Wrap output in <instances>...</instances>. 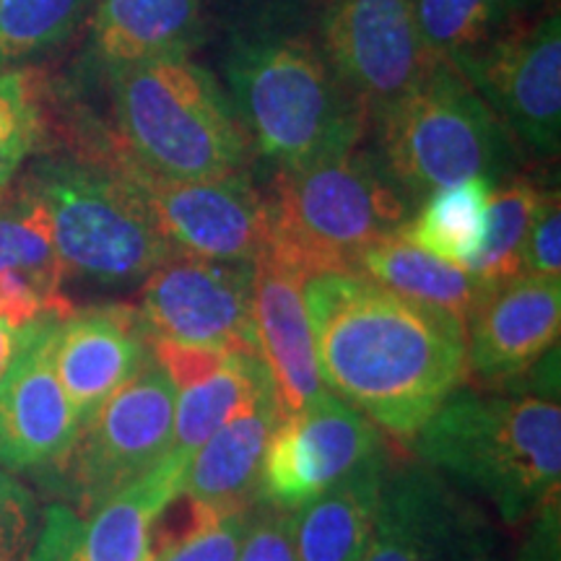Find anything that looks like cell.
Masks as SVG:
<instances>
[{
	"mask_svg": "<svg viewBox=\"0 0 561 561\" xmlns=\"http://www.w3.org/2000/svg\"><path fill=\"white\" fill-rule=\"evenodd\" d=\"M322 382L398 439H413L468 371L466 322L359 276L305 280Z\"/></svg>",
	"mask_w": 561,
	"mask_h": 561,
	"instance_id": "6da1fadb",
	"label": "cell"
},
{
	"mask_svg": "<svg viewBox=\"0 0 561 561\" xmlns=\"http://www.w3.org/2000/svg\"><path fill=\"white\" fill-rule=\"evenodd\" d=\"M224 81L250 149L276 172L362 144L367 117L343 91L297 9L268 3L237 21L224 50Z\"/></svg>",
	"mask_w": 561,
	"mask_h": 561,
	"instance_id": "7a4b0ae2",
	"label": "cell"
},
{
	"mask_svg": "<svg viewBox=\"0 0 561 561\" xmlns=\"http://www.w3.org/2000/svg\"><path fill=\"white\" fill-rule=\"evenodd\" d=\"M411 442L421 466L481 494L504 525L528 523L559 496V398L458 388Z\"/></svg>",
	"mask_w": 561,
	"mask_h": 561,
	"instance_id": "3957f363",
	"label": "cell"
},
{
	"mask_svg": "<svg viewBox=\"0 0 561 561\" xmlns=\"http://www.w3.org/2000/svg\"><path fill=\"white\" fill-rule=\"evenodd\" d=\"M115 144L140 167L174 180L248 172L252 149L216 76L187 55L107 70Z\"/></svg>",
	"mask_w": 561,
	"mask_h": 561,
	"instance_id": "277c9868",
	"label": "cell"
},
{
	"mask_svg": "<svg viewBox=\"0 0 561 561\" xmlns=\"http://www.w3.org/2000/svg\"><path fill=\"white\" fill-rule=\"evenodd\" d=\"M268 206L271 257L301 278L356 273L369 244L398 234L411 203L371 149H346L299 170L276 172Z\"/></svg>",
	"mask_w": 561,
	"mask_h": 561,
	"instance_id": "5b68a950",
	"label": "cell"
},
{
	"mask_svg": "<svg viewBox=\"0 0 561 561\" xmlns=\"http://www.w3.org/2000/svg\"><path fill=\"white\" fill-rule=\"evenodd\" d=\"M369 125L371 151L409 203L473 178L500 185L510 174V130L447 60Z\"/></svg>",
	"mask_w": 561,
	"mask_h": 561,
	"instance_id": "8992f818",
	"label": "cell"
},
{
	"mask_svg": "<svg viewBox=\"0 0 561 561\" xmlns=\"http://www.w3.org/2000/svg\"><path fill=\"white\" fill-rule=\"evenodd\" d=\"M24 178L50 214L66 276L133 284L178 257L138 187L107 161L45 157Z\"/></svg>",
	"mask_w": 561,
	"mask_h": 561,
	"instance_id": "52a82bcc",
	"label": "cell"
},
{
	"mask_svg": "<svg viewBox=\"0 0 561 561\" xmlns=\"http://www.w3.org/2000/svg\"><path fill=\"white\" fill-rule=\"evenodd\" d=\"M174 403L178 388L151 359L83 426L60 466L45 473L62 504L94 515L149 476L172 453Z\"/></svg>",
	"mask_w": 561,
	"mask_h": 561,
	"instance_id": "ba28073f",
	"label": "cell"
},
{
	"mask_svg": "<svg viewBox=\"0 0 561 561\" xmlns=\"http://www.w3.org/2000/svg\"><path fill=\"white\" fill-rule=\"evenodd\" d=\"M96 159L107 161L138 187L174 255L221 263H257L265 255L268 206L248 172L208 180L161 178L117 144Z\"/></svg>",
	"mask_w": 561,
	"mask_h": 561,
	"instance_id": "9c48e42d",
	"label": "cell"
},
{
	"mask_svg": "<svg viewBox=\"0 0 561 561\" xmlns=\"http://www.w3.org/2000/svg\"><path fill=\"white\" fill-rule=\"evenodd\" d=\"M314 34L367 125L416 89L437 62L421 39L411 0H325Z\"/></svg>",
	"mask_w": 561,
	"mask_h": 561,
	"instance_id": "30bf717a",
	"label": "cell"
},
{
	"mask_svg": "<svg viewBox=\"0 0 561 561\" xmlns=\"http://www.w3.org/2000/svg\"><path fill=\"white\" fill-rule=\"evenodd\" d=\"M362 561H510L476 502L432 468H388Z\"/></svg>",
	"mask_w": 561,
	"mask_h": 561,
	"instance_id": "8fae6325",
	"label": "cell"
},
{
	"mask_svg": "<svg viewBox=\"0 0 561 561\" xmlns=\"http://www.w3.org/2000/svg\"><path fill=\"white\" fill-rule=\"evenodd\" d=\"M447 62L530 151L557 157L561 144L559 11L543 13L533 24L502 26L483 45Z\"/></svg>",
	"mask_w": 561,
	"mask_h": 561,
	"instance_id": "7c38bea8",
	"label": "cell"
},
{
	"mask_svg": "<svg viewBox=\"0 0 561 561\" xmlns=\"http://www.w3.org/2000/svg\"><path fill=\"white\" fill-rule=\"evenodd\" d=\"M382 450L380 430L325 392L280 416L265 450L257 496L276 510L297 512Z\"/></svg>",
	"mask_w": 561,
	"mask_h": 561,
	"instance_id": "4fadbf2b",
	"label": "cell"
},
{
	"mask_svg": "<svg viewBox=\"0 0 561 561\" xmlns=\"http://www.w3.org/2000/svg\"><path fill=\"white\" fill-rule=\"evenodd\" d=\"M252 278L255 263L172 257L144 280L138 312L146 333L151 341L257 351Z\"/></svg>",
	"mask_w": 561,
	"mask_h": 561,
	"instance_id": "5bb4252c",
	"label": "cell"
},
{
	"mask_svg": "<svg viewBox=\"0 0 561 561\" xmlns=\"http://www.w3.org/2000/svg\"><path fill=\"white\" fill-rule=\"evenodd\" d=\"M193 455L170 453L94 515L55 502L45 510L26 561H151L157 520L178 500Z\"/></svg>",
	"mask_w": 561,
	"mask_h": 561,
	"instance_id": "9a60e30c",
	"label": "cell"
},
{
	"mask_svg": "<svg viewBox=\"0 0 561 561\" xmlns=\"http://www.w3.org/2000/svg\"><path fill=\"white\" fill-rule=\"evenodd\" d=\"M55 322H34L0 377V468L9 473H50L81 434V421L55 371Z\"/></svg>",
	"mask_w": 561,
	"mask_h": 561,
	"instance_id": "2e32d148",
	"label": "cell"
},
{
	"mask_svg": "<svg viewBox=\"0 0 561 561\" xmlns=\"http://www.w3.org/2000/svg\"><path fill=\"white\" fill-rule=\"evenodd\" d=\"M561 331V280L520 276L489 289L466 325L468 369L481 382H510L536 369Z\"/></svg>",
	"mask_w": 561,
	"mask_h": 561,
	"instance_id": "e0dca14e",
	"label": "cell"
},
{
	"mask_svg": "<svg viewBox=\"0 0 561 561\" xmlns=\"http://www.w3.org/2000/svg\"><path fill=\"white\" fill-rule=\"evenodd\" d=\"M151 359V339L130 305L91 307L55 322V371L81 430Z\"/></svg>",
	"mask_w": 561,
	"mask_h": 561,
	"instance_id": "ac0fdd59",
	"label": "cell"
},
{
	"mask_svg": "<svg viewBox=\"0 0 561 561\" xmlns=\"http://www.w3.org/2000/svg\"><path fill=\"white\" fill-rule=\"evenodd\" d=\"M252 328L255 346L271 371L280 411H301L325 396L318 348L305 305V278L261 257L252 278Z\"/></svg>",
	"mask_w": 561,
	"mask_h": 561,
	"instance_id": "d6986e66",
	"label": "cell"
},
{
	"mask_svg": "<svg viewBox=\"0 0 561 561\" xmlns=\"http://www.w3.org/2000/svg\"><path fill=\"white\" fill-rule=\"evenodd\" d=\"M280 416L276 390L257 398L193 453L180 494L216 515L252 507V496L261 489L265 450Z\"/></svg>",
	"mask_w": 561,
	"mask_h": 561,
	"instance_id": "ffe728a7",
	"label": "cell"
},
{
	"mask_svg": "<svg viewBox=\"0 0 561 561\" xmlns=\"http://www.w3.org/2000/svg\"><path fill=\"white\" fill-rule=\"evenodd\" d=\"M206 0H96L91 50L104 70L130 62L187 55L195 45Z\"/></svg>",
	"mask_w": 561,
	"mask_h": 561,
	"instance_id": "44dd1931",
	"label": "cell"
},
{
	"mask_svg": "<svg viewBox=\"0 0 561 561\" xmlns=\"http://www.w3.org/2000/svg\"><path fill=\"white\" fill-rule=\"evenodd\" d=\"M388 468L390 460L382 450L318 500L291 512L294 549L299 561L364 559Z\"/></svg>",
	"mask_w": 561,
	"mask_h": 561,
	"instance_id": "7402d4cb",
	"label": "cell"
},
{
	"mask_svg": "<svg viewBox=\"0 0 561 561\" xmlns=\"http://www.w3.org/2000/svg\"><path fill=\"white\" fill-rule=\"evenodd\" d=\"M356 273L375 280L398 297L450 312L468 325L476 307L494 284L476 278L462 265L416 248L401 234L369 244L359 255Z\"/></svg>",
	"mask_w": 561,
	"mask_h": 561,
	"instance_id": "603a6c76",
	"label": "cell"
},
{
	"mask_svg": "<svg viewBox=\"0 0 561 561\" xmlns=\"http://www.w3.org/2000/svg\"><path fill=\"white\" fill-rule=\"evenodd\" d=\"M273 388L271 371L257 351L237 348L206 380L180 390L174 403L172 450L193 455L221 426Z\"/></svg>",
	"mask_w": 561,
	"mask_h": 561,
	"instance_id": "cb8c5ba5",
	"label": "cell"
},
{
	"mask_svg": "<svg viewBox=\"0 0 561 561\" xmlns=\"http://www.w3.org/2000/svg\"><path fill=\"white\" fill-rule=\"evenodd\" d=\"M491 191L494 182L483 178L439 187L421 201L416 216H409L398 234L442 261L466 268L481 248Z\"/></svg>",
	"mask_w": 561,
	"mask_h": 561,
	"instance_id": "d4e9b609",
	"label": "cell"
},
{
	"mask_svg": "<svg viewBox=\"0 0 561 561\" xmlns=\"http://www.w3.org/2000/svg\"><path fill=\"white\" fill-rule=\"evenodd\" d=\"M3 271L26 273L42 289L62 297L66 271L55 250L50 214L26 178H16L0 193V273Z\"/></svg>",
	"mask_w": 561,
	"mask_h": 561,
	"instance_id": "484cf974",
	"label": "cell"
},
{
	"mask_svg": "<svg viewBox=\"0 0 561 561\" xmlns=\"http://www.w3.org/2000/svg\"><path fill=\"white\" fill-rule=\"evenodd\" d=\"M543 191L530 178H512L494 185L486 208L481 248L466 263V271L486 284L520 276L523 244Z\"/></svg>",
	"mask_w": 561,
	"mask_h": 561,
	"instance_id": "4316f807",
	"label": "cell"
},
{
	"mask_svg": "<svg viewBox=\"0 0 561 561\" xmlns=\"http://www.w3.org/2000/svg\"><path fill=\"white\" fill-rule=\"evenodd\" d=\"M91 0H0V70L34 60L73 37Z\"/></svg>",
	"mask_w": 561,
	"mask_h": 561,
	"instance_id": "83f0119b",
	"label": "cell"
},
{
	"mask_svg": "<svg viewBox=\"0 0 561 561\" xmlns=\"http://www.w3.org/2000/svg\"><path fill=\"white\" fill-rule=\"evenodd\" d=\"M515 5L510 0H411L426 50L437 60H453L494 37Z\"/></svg>",
	"mask_w": 561,
	"mask_h": 561,
	"instance_id": "f1b7e54d",
	"label": "cell"
},
{
	"mask_svg": "<svg viewBox=\"0 0 561 561\" xmlns=\"http://www.w3.org/2000/svg\"><path fill=\"white\" fill-rule=\"evenodd\" d=\"M45 121L34 76L24 68L0 70V193L37 151Z\"/></svg>",
	"mask_w": 561,
	"mask_h": 561,
	"instance_id": "f546056e",
	"label": "cell"
},
{
	"mask_svg": "<svg viewBox=\"0 0 561 561\" xmlns=\"http://www.w3.org/2000/svg\"><path fill=\"white\" fill-rule=\"evenodd\" d=\"M250 517L252 507L231 510L227 515L214 517L198 530L187 533L180 541L153 553L151 561H237Z\"/></svg>",
	"mask_w": 561,
	"mask_h": 561,
	"instance_id": "4dcf8cb0",
	"label": "cell"
},
{
	"mask_svg": "<svg viewBox=\"0 0 561 561\" xmlns=\"http://www.w3.org/2000/svg\"><path fill=\"white\" fill-rule=\"evenodd\" d=\"M32 491L0 468V561H26L39 533Z\"/></svg>",
	"mask_w": 561,
	"mask_h": 561,
	"instance_id": "1f68e13d",
	"label": "cell"
},
{
	"mask_svg": "<svg viewBox=\"0 0 561 561\" xmlns=\"http://www.w3.org/2000/svg\"><path fill=\"white\" fill-rule=\"evenodd\" d=\"M520 273L561 278V203L559 191H543L523 244Z\"/></svg>",
	"mask_w": 561,
	"mask_h": 561,
	"instance_id": "d6a6232c",
	"label": "cell"
},
{
	"mask_svg": "<svg viewBox=\"0 0 561 561\" xmlns=\"http://www.w3.org/2000/svg\"><path fill=\"white\" fill-rule=\"evenodd\" d=\"M237 561H299L294 549L291 512L276 510L271 504H263V510H252Z\"/></svg>",
	"mask_w": 561,
	"mask_h": 561,
	"instance_id": "836d02e7",
	"label": "cell"
},
{
	"mask_svg": "<svg viewBox=\"0 0 561 561\" xmlns=\"http://www.w3.org/2000/svg\"><path fill=\"white\" fill-rule=\"evenodd\" d=\"M231 351L237 348H216V346H193V343H174V341H151V356L167 377L174 382V388L185 390L191 385L206 380L214 375L224 362L229 359Z\"/></svg>",
	"mask_w": 561,
	"mask_h": 561,
	"instance_id": "e575fe53",
	"label": "cell"
},
{
	"mask_svg": "<svg viewBox=\"0 0 561 561\" xmlns=\"http://www.w3.org/2000/svg\"><path fill=\"white\" fill-rule=\"evenodd\" d=\"M32 328H34V322H32V325L16 328V325H9V322L0 320V377H3L5 369L11 367L13 356L19 354V348L24 346V341L30 339Z\"/></svg>",
	"mask_w": 561,
	"mask_h": 561,
	"instance_id": "d590c367",
	"label": "cell"
},
{
	"mask_svg": "<svg viewBox=\"0 0 561 561\" xmlns=\"http://www.w3.org/2000/svg\"><path fill=\"white\" fill-rule=\"evenodd\" d=\"M512 5H520V3H528V0H510Z\"/></svg>",
	"mask_w": 561,
	"mask_h": 561,
	"instance_id": "8d00e7d4",
	"label": "cell"
}]
</instances>
